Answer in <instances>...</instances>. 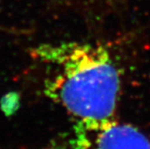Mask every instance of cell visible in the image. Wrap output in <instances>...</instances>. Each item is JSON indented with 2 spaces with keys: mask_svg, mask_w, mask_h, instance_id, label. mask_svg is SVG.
Returning a JSON list of instances; mask_svg holds the SVG:
<instances>
[{
  "mask_svg": "<svg viewBox=\"0 0 150 149\" xmlns=\"http://www.w3.org/2000/svg\"><path fill=\"white\" fill-rule=\"evenodd\" d=\"M39 61L53 66L44 93L76 120L112 118L120 93V73L100 44L60 42L32 49Z\"/></svg>",
  "mask_w": 150,
  "mask_h": 149,
  "instance_id": "1",
  "label": "cell"
},
{
  "mask_svg": "<svg viewBox=\"0 0 150 149\" xmlns=\"http://www.w3.org/2000/svg\"><path fill=\"white\" fill-rule=\"evenodd\" d=\"M36 149H150L139 129L113 118L76 120L68 133Z\"/></svg>",
  "mask_w": 150,
  "mask_h": 149,
  "instance_id": "2",
  "label": "cell"
}]
</instances>
